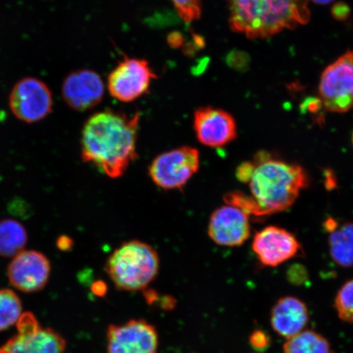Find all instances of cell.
I'll return each mask as SVG.
<instances>
[{"mask_svg": "<svg viewBox=\"0 0 353 353\" xmlns=\"http://www.w3.org/2000/svg\"><path fill=\"white\" fill-rule=\"evenodd\" d=\"M339 319L353 323V280L346 282L338 291L334 303Z\"/></svg>", "mask_w": 353, "mask_h": 353, "instance_id": "cell-21", "label": "cell"}, {"mask_svg": "<svg viewBox=\"0 0 353 353\" xmlns=\"http://www.w3.org/2000/svg\"><path fill=\"white\" fill-rule=\"evenodd\" d=\"M312 1L317 4H322V6H324V4H328L331 2H333L334 0H312Z\"/></svg>", "mask_w": 353, "mask_h": 353, "instance_id": "cell-27", "label": "cell"}, {"mask_svg": "<svg viewBox=\"0 0 353 353\" xmlns=\"http://www.w3.org/2000/svg\"><path fill=\"white\" fill-rule=\"evenodd\" d=\"M249 343L256 352H263L270 347L272 338L266 331L255 330L250 335Z\"/></svg>", "mask_w": 353, "mask_h": 353, "instance_id": "cell-23", "label": "cell"}, {"mask_svg": "<svg viewBox=\"0 0 353 353\" xmlns=\"http://www.w3.org/2000/svg\"><path fill=\"white\" fill-rule=\"evenodd\" d=\"M178 14L186 23L200 19L202 0H170Z\"/></svg>", "mask_w": 353, "mask_h": 353, "instance_id": "cell-22", "label": "cell"}, {"mask_svg": "<svg viewBox=\"0 0 353 353\" xmlns=\"http://www.w3.org/2000/svg\"><path fill=\"white\" fill-rule=\"evenodd\" d=\"M229 25L249 39L273 37L310 20L309 0H228Z\"/></svg>", "mask_w": 353, "mask_h": 353, "instance_id": "cell-2", "label": "cell"}, {"mask_svg": "<svg viewBox=\"0 0 353 353\" xmlns=\"http://www.w3.org/2000/svg\"><path fill=\"white\" fill-rule=\"evenodd\" d=\"M140 112L105 110L88 119L81 134V158L112 179L125 174L136 160Z\"/></svg>", "mask_w": 353, "mask_h": 353, "instance_id": "cell-1", "label": "cell"}, {"mask_svg": "<svg viewBox=\"0 0 353 353\" xmlns=\"http://www.w3.org/2000/svg\"><path fill=\"white\" fill-rule=\"evenodd\" d=\"M28 236L25 227L14 219L0 221V256L15 257L24 250Z\"/></svg>", "mask_w": 353, "mask_h": 353, "instance_id": "cell-18", "label": "cell"}, {"mask_svg": "<svg viewBox=\"0 0 353 353\" xmlns=\"http://www.w3.org/2000/svg\"><path fill=\"white\" fill-rule=\"evenodd\" d=\"M17 333L0 347V353H65V341L50 328H43L32 313H22Z\"/></svg>", "mask_w": 353, "mask_h": 353, "instance_id": "cell-8", "label": "cell"}, {"mask_svg": "<svg viewBox=\"0 0 353 353\" xmlns=\"http://www.w3.org/2000/svg\"><path fill=\"white\" fill-rule=\"evenodd\" d=\"M160 258L152 246L140 241L123 243L110 254L105 271L118 289L139 291L158 275Z\"/></svg>", "mask_w": 353, "mask_h": 353, "instance_id": "cell-4", "label": "cell"}, {"mask_svg": "<svg viewBox=\"0 0 353 353\" xmlns=\"http://www.w3.org/2000/svg\"><path fill=\"white\" fill-rule=\"evenodd\" d=\"M252 249L260 263L274 268L295 257L301 245L285 229L269 226L255 234Z\"/></svg>", "mask_w": 353, "mask_h": 353, "instance_id": "cell-12", "label": "cell"}, {"mask_svg": "<svg viewBox=\"0 0 353 353\" xmlns=\"http://www.w3.org/2000/svg\"><path fill=\"white\" fill-rule=\"evenodd\" d=\"M252 162L254 169L247 184L263 216L288 210L307 187V175L301 166L272 158L265 152L258 153Z\"/></svg>", "mask_w": 353, "mask_h": 353, "instance_id": "cell-3", "label": "cell"}, {"mask_svg": "<svg viewBox=\"0 0 353 353\" xmlns=\"http://www.w3.org/2000/svg\"><path fill=\"white\" fill-rule=\"evenodd\" d=\"M284 353H332L330 343L321 334L313 330H303L287 339Z\"/></svg>", "mask_w": 353, "mask_h": 353, "instance_id": "cell-19", "label": "cell"}, {"mask_svg": "<svg viewBox=\"0 0 353 353\" xmlns=\"http://www.w3.org/2000/svg\"><path fill=\"white\" fill-rule=\"evenodd\" d=\"M8 105L17 120L33 123L50 116L54 107V98L50 87L41 79L25 77L12 87Z\"/></svg>", "mask_w": 353, "mask_h": 353, "instance_id": "cell-7", "label": "cell"}, {"mask_svg": "<svg viewBox=\"0 0 353 353\" xmlns=\"http://www.w3.org/2000/svg\"><path fill=\"white\" fill-rule=\"evenodd\" d=\"M10 284L24 293H34L46 287L50 279V259L37 250H23L13 257L8 267Z\"/></svg>", "mask_w": 353, "mask_h": 353, "instance_id": "cell-11", "label": "cell"}, {"mask_svg": "<svg viewBox=\"0 0 353 353\" xmlns=\"http://www.w3.org/2000/svg\"><path fill=\"white\" fill-rule=\"evenodd\" d=\"M57 246L61 250L68 251L72 248L73 241L69 236H60L57 241Z\"/></svg>", "mask_w": 353, "mask_h": 353, "instance_id": "cell-25", "label": "cell"}, {"mask_svg": "<svg viewBox=\"0 0 353 353\" xmlns=\"http://www.w3.org/2000/svg\"><path fill=\"white\" fill-rule=\"evenodd\" d=\"M352 144H353V134H352Z\"/></svg>", "mask_w": 353, "mask_h": 353, "instance_id": "cell-28", "label": "cell"}, {"mask_svg": "<svg viewBox=\"0 0 353 353\" xmlns=\"http://www.w3.org/2000/svg\"><path fill=\"white\" fill-rule=\"evenodd\" d=\"M200 168L198 150L181 147L159 154L148 167L152 182L165 191L182 190Z\"/></svg>", "mask_w": 353, "mask_h": 353, "instance_id": "cell-5", "label": "cell"}, {"mask_svg": "<svg viewBox=\"0 0 353 353\" xmlns=\"http://www.w3.org/2000/svg\"><path fill=\"white\" fill-rule=\"evenodd\" d=\"M105 285L103 282L99 281L94 285V291L97 294H104L105 291Z\"/></svg>", "mask_w": 353, "mask_h": 353, "instance_id": "cell-26", "label": "cell"}, {"mask_svg": "<svg viewBox=\"0 0 353 353\" xmlns=\"http://www.w3.org/2000/svg\"><path fill=\"white\" fill-rule=\"evenodd\" d=\"M270 320L273 330L288 339L305 329L309 321L308 308L298 298L282 297L272 307Z\"/></svg>", "mask_w": 353, "mask_h": 353, "instance_id": "cell-16", "label": "cell"}, {"mask_svg": "<svg viewBox=\"0 0 353 353\" xmlns=\"http://www.w3.org/2000/svg\"><path fill=\"white\" fill-rule=\"evenodd\" d=\"M22 314L21 299L12 290H0V331L17 324Z\"/></svg>", "mask_w": 353, "mask_h": 353, "instance_id": "cell-20", "label": "cell"}, {"mask_svg": "<svg viewBox=\"0 0 353 353\" xmlns=\"http://www.w3.org/2000/svg\"><path fill=\"white\" fill-rule=\"evenodd\" d=\"M253 353H263V352H253Z\"/></svg>", "mask_w": 353, "mask_h": 353, "instance_id": "cell-29", "label": "cell"}, {"mask_svg": "<svg viewBox=\"0 0 353 353\" xmlns=\"http://www.w3.org/2000/svg\"><path fill=\"white\" fill-rule=\"evenodd\" d=\"M157 77L148 61L125 57L110 73L108 88L113 98L131 103L148 92Z\"/></svg>", "mask_w": 353, "mask_h": 353, "instance_id": "cell-9", "label": "cell"}, {"mask_svg": "<svg viewBox=\"0 0 353 353\" xmlns=\"http://www.w3.org/2000/svg\"><path fill=\"white\" fill-rule=\"evenodd\" d=\"M325 230L330 233L329 250L331 258L339 266H353V223L339 224L333 219L325 223Z\"/></svg>", "mask_w": 353, "mask_h": 353, "instance_id": "cell-17", "label": "cell"}, {"mask_svg": "<svg viewBox=\"0 0 353 353\" xmlns=\"http://www.w3.org/2000/svg\"><path fill=\"white\" fill-rule=\"evenodd\" d=\"M335 19L337 20H345L348 15H350V8L347 6V4L343 3H338L334 4L331 10Z\"/></svg>", "mask_w": 353, "mask_h": 353, "instance_id": "cell-24", "label": "cell"}, {"mask_svg": "<svg viewBox=\"0 0 353 353\" xmlns=\"http://www.w3.org/2000/svg\"><path fill=\"white\" fill-rule=\"evenodd\" d=\"M193 128L199 142L209 148H223L237 135L236 123L232 114L211 107L196 110Z\"/></svg>", "mask_w": 353, "mask_h": 353, "instance_id": "cell-13", "label": "cell"}, {"mask_svg": "<svg viewBox=\"0 0 353 353\" xmlns=\"http://www.w3.org/2000/svg\"><path fill=\"white\" fill-rule=\"evenodd\" d=\"M104 94L103 79L91 70H79L69 74L61 85L65 103L77 112L95 108L103 100Z\"/></svg>", "mask_w": 353, "mask_h": 353, "instance_id": "cell-14", "label": "cell"}, {"mask_svg": "<svg viewBox=\"0 0 353 353\" xmlns=\"http://www.w3.org/2000/svg\"><path fill=\"white\" fill-rule=\"evenodd\" d=\"M158 345L156 327L145 320H130L108 330V353H157Z\"/></svg>", "mask_w": 353, "mask_h": 353, "instance_id": "cell-10", "label": "cell"}, {"mask_svg": "<svg viewBox=\"0 0 353 353\" xmlns=\"http://www.w3.org/2000/svg\"><path fill=\"white\" fill-rule=\"evenodd\" d=\"M319 92L321 103L329 112L343 113L353 108V50L325 68Z\"/></svg>", "mask_w": 353, "mask_h": 353, "instance_id": "cell-6", "label": "cell"}, {"mask_svg": "<svg viewBox=\"0 0 353 353\" xmlns=\"http://www.w3.org/2000/svg\"><path fill=\"white\" fill-rule=\"evenodd\" d=\"M250 231V216L235 206H221L210 216L209 236L219 245L240 246L249 239Z\"/></svg>", "mask_w": 353, "mask_h": 353, "instance_id": "cell-15", "label": "cell"}]
</instances>
